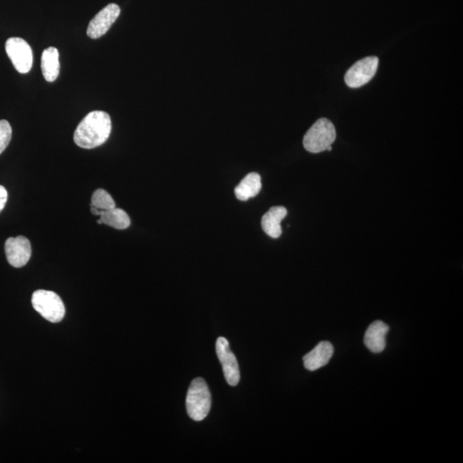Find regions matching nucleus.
I'll return each mask as SVG.
<instances>
[{"mask_svg":"<svg viewBox=\"0 0 463 463\" xmlns=\"http://www.w3.org/2000/svg\"><path fill=\"white\" fill-rule=\"evenodd\" d=\"M112 130V121L108 112H90L77 127L74 142L80 148L91 150L107 142Z\"/></svg>","mask_w":463,"mask_h":463,"instance_id":"1","label":"nucleus"},{"mask_svg":"<svg viewBox=\"0 0 463 463\" xmlns=\"http://www.w3.org/2000/svg\"><path fill=\"white\" fill-rule=\"evenodd\" d=\"M211 408V395L206 382L197 377L190 384L186 395V410L195 422L206 418Z\"/></svg>","mask_w":463,"mask_h":463,"instance_id":"2","label":"nucleus"},{"mask_svg":"<svg viewBox=\"0 0 463 463\" xmlns=\"http://www.w3.org/2000/svg\"><path fill=\"white\" fill-rule=\"evenodd\" d=\"M337 139L333 123L327 119L317 120L304 137L303 144L311 153H321L328 150Z\"/></svg>","mask_w":463,"mask_h":463,"instance_id":"3","label":"nucleus"},{"mask_svg":"<svg viewBox=\"0 0 463 463\" xmlns=\"http://www.w3.org/2000/svg\"><path fill=\"white\" fill-rule=\"evenodd\" d=\"M32 305L45 319L52 323H59L65 317V305L61 298L55 292L37 290L32 296Z\"/></svg>","mask_w":463,"mask_h":463,"instance_id":"4","label":"nucleus"},{"mask_svg":"<svg viewBox=\"0 0 463 463\" xmlns=\"http://www.w3.org/2000/svg\"><path fill=\"white\" fill-rule=\"evenodd\" d=\"M6 51L17 72H30L33 66V52L26 41L19 37L10 38L6 43Z\"/></svg>","mask_w":463,"mask_h":463,"instance_id":"5","label":"nucleus"},{"mask_svg":"<svg viewBox=\"0 0 463 463\" xmlns=\"http://www.w3.org/2000/svg\"><path fill=\"white\" fill-rule=\"evenodd\" d=\"M378 67V59L375 56L359 60L345 75V82L350 88L366 86L375 76Z\"/></svg>","mask_w":463,"mask_h":463,"instance_id":"6","label":"nucleus"},{"mask_svg":"<svg viewBox=\"0 0 463 463\" xmlns=\"http://www.w3.org/2000/svg\"><path fill=\"white\" fill-rule=\"evenodd\" d=\"M217 355L224 369V377L228 384L236 386L239 383L240 373L238 360L229 347V342L224 337H219L215 344Z\"/></svg>","mask_w":463,"mask_h":463,"instance_id":"7","label":"nucleus"},{"mask_svg":"<svg viewBox=\"0 0 463 463\" xmlns=\"http://www.w3.org/2000/svg\"><path fill=\"white\" fill-rule=\"evenodd\" d=\"M120 15V8L116 3H109L100 10L88 24L87 35L92 39H98L107 33Z\"/></svg>","mask_w":463,"mask_h":463,"instance_id":"8","label":"nucleus"},{"mask_svg":"<svg viewBox=\"0 0 463 463\" xmlns=\"http://www.w3.org/2000/svg\"><path fill=\"white\" fill-rule=\"evenodd\" d=\"M5 250L7 261L14 268L26 266L32 254L30 240L23 236L7 239Z\"/></svg>","mask_w":463,"mask_h":463,"instance_id":"9","label":"nucleus"},{"mask_svg":"<svg viewBox=\"0 0 463 463\" xmlns=\"http://www.w3.org/2000/svg\"><path fill=\"white\" fill-rule=\"evenodd\" d=\"M390 330L388 325L382 321H375L369 325L364 337L366 347L374 353L383 352L386 347V335Z\"/></svg>","mask_w":463,"mask_h":463,"instance_id":"10","label":"nucleus"},{"mask_svg":"<svg viewBox=\"0 0 463 463\" xmlns=\"http://www.w3.org/2000/svg\"><path fill=\"white\" fill-rule=\"evenodd\" d=\"M333 353L334 348L331 342H321L312 351L304 356V366L311 372L319 370L327 365Z\"/></svg>","mask_w":463,"mask_h":463,"instance_id":"11","label":"nucleus"},{"mask_svg":"<svg viewBox=\"0 0 463 463\" xmlns=\"http://www.w3.org/2000/svg\"><path fill=\"white\" fill-rule=\"evenodd\" d=\"M288 210L284 206L272 207L262 218V228L267 235L277 239L282 235V221L287 217Z\"/></svg>","mask_w":463,"mask_h":463,"instance_id":"12","label":"nucleus"},{"mask_svg":"<svg viewBox=\"0 0 463 463\" xmlns=\"http://www.w3.org/2000/svg\"><path fill=\"white\" fill-rule=\"evenodd\" d=\"M59 54L58 49L50 47L45 49L41 56V70L48 82H55L59 75Z\"/></svg>","mask_w":463,"mask_h":463,"instance_id":"13","label":"nucleus"},{"mask_svg":"<svg viewBox=\"0 0 463 463\" xmlns=\"http://www.w3.org/2000/svg\"><path fill=\"white\" fill-rule=\"evenodd\" d=\"M262 188L261 177L257 173H250L244 178L235 188V195L240 201H246L256 197Z\"/></svg>","mask_w":463,"mask_h":463,"instance_id":"14","label":"nucleus"},{"mask_svg":"<svg viewBox=\"0 0 463 463\" xmlns=\"http://www.w3.org/2000/svg\"><path fill=\"white\" fill-rule=\"evenodd\" d=\"M100 218L104 224L119 229V230L126 229L130 225L129 215L120 208H115L112 210L102 211Z\"/></svg>","mask_w":463,"mask_h":463,"instance_id":"15","label":"nucleus"},{"mask_svg":"<svg viewBox=\"0 0 463 463\" xmlns=\"http://www.w3.org/2000/svg\"><path fill=\"white\" fill-rule=\"evenodd\" d=\"M91 206L98 208L99 210L106 211L116 208V204L107 190L98 189L92 196Z\"/></svg>","mask_w":463,"mask_h":463,"instance_id":"16","label":"nucleus"},{"mask_svg":"<svg viewBox=\"0 0 463 463\" xmlns=\"http://www.w3.org/2000/svg\"><path fill=\"white\" fill-rule=\"evenodd\" d=\"M12 129L7 120H0V155L6 150L12 140Z\"/></svg>","mask_w":463,"mask_h":463,"instance_id":"17","label":"nucleus"},{"mask_svg":"<svg viewBox=\"0 0 463 463\" xmlns=\"http://www.w3.org/2000/svg\"><path fill=\"white\" fill-rule=\"evenodd\" d=\"M7 199H8V193L5 187L0 186V212L5 208Z\"/></svg>","mask_w":463,"mask_h":463,"instance_id":"18","label":"nucleus"},{"mask_svg":"<svg viewBox=\"0 0 463 463\" xmlns=\"http://www.w3.org/2000/svg\"><path fill=\"white\" fill-rule=\"evenodd\" d=\"M91 213L95 215H98V217H101V215L102 213V211L99 210L98 208H95L93 206H91Z\"/></svg>","mask_w":463,"mask_h":463,"instance_id":"19","label":"nucleus"},{"mask_svg":"<svg viewBox=\"0 0 463 463\" xmlns=\"http://www.w3.org/2000/svg\"><path fill=\"white\" fill-rule=\"evenodd\" d=\"M97 224H104V222H102V221L101 220V218H100V220L97 221Z\"/></svg>","mask_w":463,"mask_h":463,"instance_id":"20","label":"nucleus"}]
</instances>
